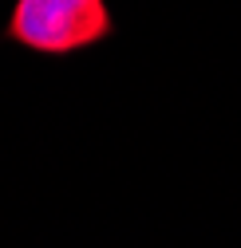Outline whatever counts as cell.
<instances>
[{
	"label": "cell",
	"mask_w": 241,
	"mask_h": 248,
	"mask_svg": "<svg viewBox=\"0 0 241 248\" xmlns=\"http://www.w3.org/2000/svg\"><path fill=\"white\" fill-rule=\"evenodd\" d=\"M111 16L103 0H20L12 12V36L36 51H75L107 36Z\"/></svg>",
	"instance_id": "6da1fadb"
}]
</instances>
